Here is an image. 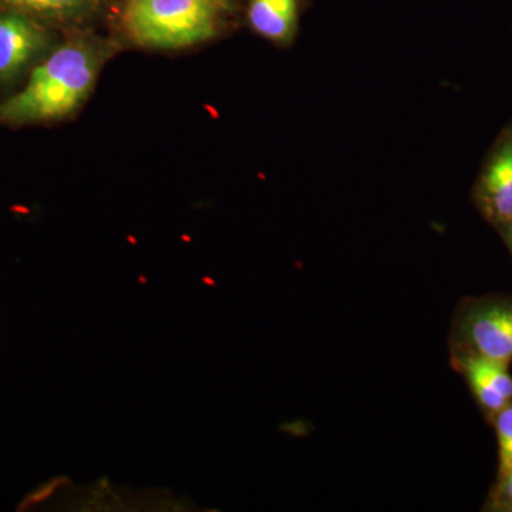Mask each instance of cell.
Masks as SVG:
<instances>
[{
  "label": "cell",
  "instance_id": "cell-1",
  "mask_svg": "<svg viewBox=\"0 0 512 512\" xmlns=\"http://www.w3.org/2000/svg\"><path fill=\"white\" fill-rule=\"evenodd\" d=\"M106 47L74 39L55 47L30 69L25 84L0 100V124L25 126L70 116L92 92Z\"/></svg>",
  "mask_w": 512,
  "mask_h": 512
},
{
  "label": "cell",
  "instance_id": "cell-10",
  "mask_svg": "<svg viewBox=\"0 0 512 512\" xmlns=\"http://www.w3.org/2000/svg\"><path fill=\"white\" fill-rule=\"evenodd\" d=\"M504 480V490H505V498H507L508 504L512 507V468L508 471L507 476L503 478Z\"/></svg>",
  "mask_w": 512,
  "mask_h": 512
},
{
  "label": "cell",
  "instance_id": "cell-7",
  "mask_svg": "<svg viewBox=\"0 0 512 512\" xmlns=\"http://www.w3.org/2000/svg\"><path fill=\"white\" fill-rule=\"evenodd\" d=\"M100 0H0V9L20 13L43 25H70L89 19Z\"/></svg>",
  "mask_w": 512,
  "mask_h": 512
},
{
  "label": "cell",
  "instance_id": "cell-4",
  "mask_svg": "<svg viewBox=\"0 0 512 512\" xmlns=\"http://www.w3.org/2000/svg\"><path fill=\"white\" fill-rule=\"evenodd\" d=\"M467 336L478 356L507 363L512 359V306L477 311L468 319Z\"/></svg>",
  "mask_w": 512,
  "mask_h": 512
},
{
  "label": "cell",
  "instance_id": "cell-9",
  "mask_svg": "<svg viewBox=\"0 0 512 512\" xmlns=\"http://www.w3.org/2000/svg\"><path fill=\"white\" fill-rule=\"evenodd\" d=\"M497 437L500 474L504 478L512 468V404L498 412Z\"/></svg>",
  "mask_w": 512,
  "mask_h": 512
},
{
  "label": "cell",
  "instance_id": "cell-11",
  "mask_svg": "<svg viewBox=\"0 0 512 512\" xmlns=\"http://www.w3.org/2000/svg\"><path fill=\"white\" fill-rule=\"evenodd\" d=\"M508 224V227H510V229H508V231H510V241H511V245H512V218L510 221L507 222Z\"/></svg>",
  "mask_w": 512,
  "mask_h": 512
},
{
  "label": "cell",
  "instance_id": "cell-6",
  "mask_svg": "<svg viewBox=\"0 0 512 512\" xmlns=\"http://www.w3.org/2000/svg\"><path fill=\"white\" fill-rule=\"evenodd\" d=\"M248 19L259 36L288 45L298 30L299 0H249Z\"/></svg>",
  "mask_w": 512,
  "mask_h": 512
},
{
  "label": "cell",
  "instance_id": "cell-2",
  "mask_svg": "<svg viewBox=\"0 0 512 512\" xmlns=\"http://www.w3.org/2000/svg\"><path fill=\"white\" fill-rule=\"evenodd\" d=\"M229 9L231 0H126L123 20L138 45L175 50L214 39Z\"/></svg>",
  "mask_w": 512,
  "mask_h": 512
},
{
  "label": "cell",
  "instance_id": "cell-8",
  "mask_svg": "<svg viewBox=\"0 0 512 512\" xmlns=\"http://www.w3.org/2000/svg\"><path fill=\"white\" fill-rule=\"evenodd\" d=\"M463 369L466 372L471 389L476 393L477 399L490 412L498 413L507 407L510 402L495 389L493 383L484 375L481 367L478 366L476 356L464 357Z\"/></svg>",
  "mask_w": 512,
  "mask_h": 512
},
{
  "label": "cell",
  "instance_id": "cell-3",
  "mask_svg": "<svg viewBox=\"0 0 512 512\" xmlns=\"http://www.w3.org/2000/svg\"><path fill=\"white\" fill-rule=\"evenodd\" d=\"M52 47L49 26L0 9V87H10L30 72Z\"/></svg>",
  "mask_w": 512,
  "mask_h": 512
},
{
  "label": "cell",
  "instance_id": "cell-5",
  "mask_svg": "<svg viewBox=\"0 0 512 512\" xmlns=\"http://www.w3.org/2000/svg\"><path fill=\"white\" fill-rule=\"evenodd\" d=\"M480 197L494 220L512 218V134L494 151L481 177Z\"/></svg>",
  "mask_w": 512,
  "mask_h": 512
}]
</instances>
